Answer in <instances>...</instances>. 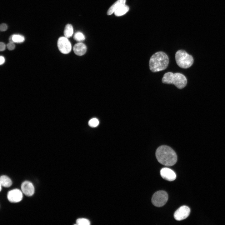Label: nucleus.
<instances>
[{
  "label": "nucleus",
  "instance_id": "1",
  "mask_svg": "<svg viewBox=\"0 0 225 225\" xmlns=\"http://www.w3.org/2000/svg\"><path fill=\"white\" fill-rule=\"evenodd\" d=\"M155 155L158 162L166 166H173L177 162L176 153L171 147L167 145L159 147L156 150Z\"/></svg>",
  "mask_w": 225,
  "mask_h": 225
},
{
  "label": "nucleus",
  "instance_id": "2",
  "mask_svg": "<svg viewBox=\"0 0 225 225\" xmlns=\"http://www.w3.org/2000/svg\"><path fill=\"white\" fill-rule=\"evenodd\" d=\"M167 55L162 52H158L153 54L149 62V68L153 72H156L165 69L169 63Z\"/></svg>",
  "mask_w": 225,
  "mask_h": 225
},
{
  "label": "nucleus",
  "instance_id": "3",
  "mask_svg": "<svg viewBox=\"0 0 225 225\" xmlns=\"http://www.w3.org/2000/svg\"><path fill=\"white\" fill-rule=\"evenodd\" d=\"M162 82L165 84H174L178 88L181 89L186 85L187 79L181 73L168 72L163 75Z\"/></svg>",
  "mask_w": 225,
  "mask_h": 225
},
{
  "label": "nucleus",
  "instance_id": "4",
  "mask_svg": "<svg viewBox=\"0 0 225 225\" xmlns=\"http://www.w3.org/2000/svg\"><path fill=\"white\" fill-rule=\"evenodd\" d=\"M175 58L177 65L183 68H187L193 64V59L192 56L183 50H179L175 54Z\"/></svg>",
  "mask_w": 225,
  "mask_h": 225
},
{
  "label": "nucleus",
  "instance_id": "5",
  "mask_svg": "<svg viewBox=\"0 0 225 225\" xmlns=\"http://www.w3.org/2000/svg\"><path fill=\"white\" fill-rule=\"evenodd\" d=\"M168 199L167 193L164 191H159L153 195L152 198V204L157 207H161L164 205Z\"/></svg>",
  "mask_w": 225,
  "mask_h": 225
},
{
  "label": "nucleus",
  "instance_id": "6",
  "mask_svg": "<svg viewBox=\"0 0 225 225\" xmlns=\"http://www.w3.org/2000/svg\"><path fill=\"white\" fill-rule=\"evenodd\" d=\"M57 46L59 51L64 54L69 53L72 50L71 42L65 36L59 38L57 42Z\"/></svg>",
  "mask_w": 225,
  "mask_h": 225
},
{
  "label": "nucleus",
  "instance_id": "7",
  "mask_svg": "<svg viewBox=\"0 0 225 225\" xmlns=\"http://www.w3.org/2000/svg\"><path fill=\"white\" fill-rule=\"evenodd\" d=\"M190 212L189 208L186 206L180 207L174 214V218L178 221H181L186 219L189 215Z\"/></svg>",
  "mask_w": 225,
  "mask_h": 225
},
{
  "label": "nucleus",
  "instance_id": "8",
  "mask_svg": "<svg viewBox=\"0 0 225 225\" xmlns=\"http://www.w3.org/2000/svg\"><path fill=\"white\" fill-rule=\"evenodd\" d=\"M23 195L21 191L18 189H15L9 191L7 194L8 200L12 202H18L22 199Z\"/></svg>",
  "mask_w": 225,
  "mask_h": 225
},
{
  "label": "nucleus",
  "instance_id": "9",
  "mask_svg": "<svg viewBox=\"0 0 225 225\" xmlns=\"http://www.w3.org/2000/svg\"><path fill=\"white\" fill-rule=\"evenodd\" d=\"M162 178L167 181H172L175 180L176 175L175 172L172 169L167 168H162L160 171Z\"/></svg>",
  "mask_w": 225,
  "mask_h": 225
},
{
  "label": "nucleus",
  "instance_id": "10",
  "mask_svg": "<svg viewBox=\"0 0 225 225\" xmlns=\"http://www.w3.org/2000/svg\"><path fill=\"white\" fill-rule=\"evenodd\" d=\"M21 188L23 193L27 196H32L34 193V187L29 181H26L23 182L21 184Z\"/></svg>",
  "mask_w": 225,
  "mask_h": 225
},
{
  "label": "nucleus",
  "instance_id": "11",
  "mask_svg": "<svg viewBox=\"0 0 225 225\" xmlns=\"http://www.w3.org/2000/svg\"><path fill=\"white\" fill-rule=\"evenodd\" d=\"M87 47L83 43L79 42L75 44L73 47L74 53L77 55L81 56L86 52Z\"/></svg>",
  "mask_w": 225,
  "mask_h": 225
},
{
  "label": "nucleus",
  "instance_id": "12",
  "mask_svg": "<svg viewBox=\"0 0 225 225\" xmlns=\"http://www.w3.org/2000/svg\"><path fill=\"white\" fill-rule=\"evenodd\" d=\"M126 0H118L109 8L107 12L108 15H111L121 7L125 5Z\"/></svg>",
  "mask_w": 225,
  "mask_h": 225
},
{
  "label": "nucleus",
  "instance_id": "13",
  "mask_svg": "<svg viewBox=\"0 0 225 225\" xmlns=\"http://www.w3.org/2000/svg\"><path fill=\"white\" fill-rule=\"evenodd\" d=\"M0 184L5 187H9L12 184V181L9 177L6 175H2L0 178Z\"/></svg>",
  "mask_w": 225,
  "mask_h": 225
},
{
  "label": "nucleus",
  "instance_id": "14",
  "mask_svg": "<svg viewBox=\"0 0 225 225\" xmlns=\"http://www.w3.org/2000/svg\"><path fill=\"white\" fill-rule=\"evenodd\" d=\"M25 40L24 37L19 34H13L9 38V42L13 43H21Z\"/></svg>",
  "mask_w": 225,
  "mask_h": 225
},
{
  "label": "nucleus",
  "instance_id": "15",
  "mask_svg": "<svg viewBox=\"0 0 225 225\" xmlns=\"http://www.w3.org/2000/svg\"><path fill=\"white\" fill-rule=\"evenodd\" d=\"M73 32V30L72 26L70 24H67L64 31V36L67 38H70L72 36Z\"/></svg>",
  "mask_w": 225,
  "mask_h": 225
},
{
  "label": "nucleus",
  "instance_id": "16",
  "mask_svg": "<svg viewBox=\"0 0 225 225\" xmlns=\"http://www.w3.org/2000/svg\"><path fill=\"white\" fill-rule=\"evenodd\" d=\"M129 10L128 6L125 5L117 10L114 13L116 16H120L125 14Z\"/></svg>",
  "mask_w": 225,
  "mask_h": 225
},
{
  "label": "nucleus",
  "instance_id": "17",
  "mask_svg": "<svg viewBox=\"0 0 225 225\" xmlns=\"http://www.w3.org/2000/svg\"><path fill=\"white\" fill-rule=\"evenodd\" d=\"M73 38L75 40L79 42L83 41L85 39L84 35L80 32H76L74 35Z\"/></svg>",
  "mask_w": 225,
  "mask_h": 225
},
{
  "label": "nucleus",
  "instance_id": "18",
  "mask_svg": "<svg viewBox=\"0 0 225 225\" xmlns=\"http://www.w3.org/2000/svg\"><path fill=\"white\" fill-rule=\"evenodd\" d=\"M76 223L79 225H89L90 224L88 220L84 218H78L76 220Z\"/></svg>",
  "mask_w": 225,
  "mask_h": 225
},
{
  "label": "nucleus",
  "instance_id": "19",
  "mask_svg": "<svg viewBox=\"0 0 225 225\" xmlns=\"http://www.w3.org/2000/svg\"><path fill=\"white\" fill-rule=\"evenodd\" d=\"M99 121L95 118H93L89 120L88 122L89 126L92 127H95L98 126L99 124Z\"/></svg>",
  "mask_w": 225,
  "mask_h": 225
},
{
  "label": "nucleus",
  "instance_id": "20",
  "mask_svg": "<svg viewBox=\"0 0 225 225\" xmlns=\"http://www.w3.org/2000/svg\"><path fill=\"white\" fill-rule=\"evenodd\" d=\"M7 47L9 50H12L15 48V45L13 42H9L7 45Z\"/></svg>",
  "mask_w": 225,
  "mask_h": 225
},
{
  "label": "nucleus",
  "instance_id": "21",
  "mask_svg": "<svg viewBox=\"0 0 225 225\" xmlns=\"http://www.w3.org/2000/svg\"><path fill=\"white\" fill-rule=\"evenodd\" d=\"M7 29L8 26L7 24L3 23L0 25V30L1 31H6Z\"/></svg>",
  "mask_w": 225,
  "mask_h": 225
},
{
  "label": "nucleus",
  "instance_id": "22",
  "mask_svg": "<svg viewBox=\"0 0 225 225\" xmlns=\"http://www.w3.org/2000/svg\"><path fill=\"white\" fill-rule=\"evenodd\" d=\"M6 47L5 44L3 42H1L0 43V51H4Z\"/></svg>",
  "mask_w": 225,
  "mask_h": 225
},
{
  "label": "nucleus",
  "instance_id": "23",
  "mask_svg": "<svg viewBox=\"0 0 225 225\" xmlns=\"http://www.w3.org/2000/svg\"><path fill=\"white\" fill-rule=\"evenodd\" d=\"M0 65H2L5 62V58L3 56H1L0 57Z\"/></svg>",
  "mask_w": 225,
  "mask_h": 225
},
{
  "label": "nucleus",
  "instance_id": "24",
  "mask_svg": "<svg viewBox=\"0 0 225 225\" xmlns=\"http://www.w3.org/2000/svg\"><path fill=\"white\" fill-rule=\"evenodd\" d=\"M2 190V185H0V191H1Z\"/></svg>",
  "mask_w": 225,
  "mask_h": 225
}]
</instances>
